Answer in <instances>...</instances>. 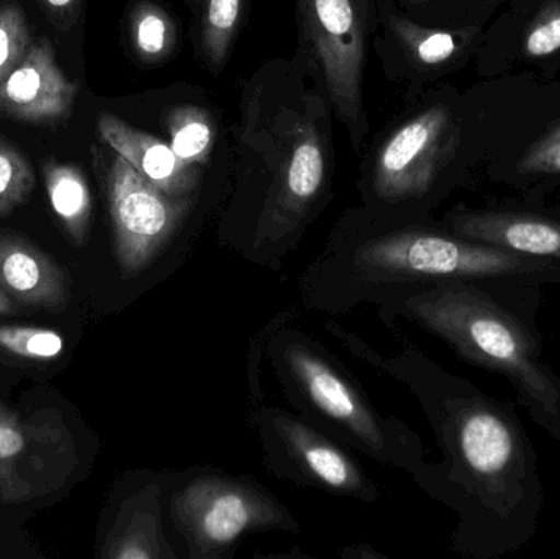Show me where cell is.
I'll use <instances>...</instances> for the list:
<instances>
[{
	"label": "cell",
	"instance_id": "obj_23",
	"mask_svg": "<svg viewBox=\"0 0 560 559\" xmlns=\"http://www.w3.org/2000/svg\"><path fill=\"white\" fill-rule=\"evenodd\" d=\"M32 42L22 9L15 3L0 5V84L25 58Z\"/></svg>",
	"mask_w": 560,
	"mask_h": 559
},
{
	"label": "cell",
	"instance_id": "obj_26",
	"mask_svg": "<svg viewBox=\"0 0 560 559\" xmlns=\"http://www.w3.org/2000/svg\"><path fill=\"white\" fill-rule=\"evenodd\" d=\"M36 491L19 469L0 463V504H16L35 498Z\"/></svg>",
	"mask_w": 560,
	"mask_h": 559
},
{
	"label": "cell",
	"instance_id": "obj_10",
	"mask_svg": "<svg viewBox=\"0 0 560 559\" xmlns=\"http://www.w3.org/2000/svg\"><path fill=\"white\" fill-rule=\"evenodd\" d=\"M287 366L306 399L332 422L348 430L365 449L381 455L385 436L374 414L358 391L329 366L323 358L305 347H290Z\"/></svg>",
	"mask_w": 560,
	"mask_h": 559
},
{
	"label": "cell",
	"instance_id": "obj_20",
	"mask_svg": "<svg viewBox=\"0 0 560 559\" xmlns=\"http://www.w3.org/2000/svg\"><path fill=\"white\" fill-rule=\"evenodd\" d=\"M35 187V171L22 151L0 135V216L22 206Z\"/></svg>",
	"mask_w": 560,
	"mask_h": 559
},
{
	"label": "cell",
	"instance_id": "obj_19",
	"mask_svg": "<svg viewBox=\"0 0 560 559\" xmlns=\"http://www.w3.org/2000/svg\"><path fill=\"white\" fill-rule=\"evenodd\" d=\"M131 39L141 58L156 61L173 51L176 28L164 10L144 2L131 13Z\"/></svg>",
	"mask_w": 560,
	"mask_h": 559
},
{
	"label": "cell",
	"instance_id": "obj_27",
	"mask_svg": "<svg viewBox=\"0 0 560 559\" xmlns=\"http://www.w3.org/2000/svg\"><path fill=\"white\" fill-rule=\"evenodd\" d=\"M42 3L56 19L65 20L75 15L81 0H42Z\"/></svg>",
	"mask_w": 560,
	"mask_h": 559
},
{
	"label": "cell",
	"instance_id": "obj_11",
	"mask_svg": "<svg viewBox=\"0 0 560 559\" xmlns=\"http://www.w3.org/2000/svg\"><path fill=\"white\" fill-rule=\"evenodd\" d=\"M0 288L15 304L59 312L71 301L68 272L19 233L0 230Z\"/></svg>",
	"mask_w": 560,
	"mask_h": 559
},
{
	"label": "cell",
	"instance_id": "obj_6",
	"mask_svg": "<svg viewBox=\"0 0 560 559\" xmlns=\"http://www.w3.org/2000/svg\"><path fill=\"white\" fill-rule=\"evenodd\" d=\"M115 255L125 276L153 263L189 212V197H174L144 179L117 154L107 170Z\"/></svg>",
	"mask_w": 560,
	"mask_h": 559
},
{
	"label": "cell",
	"instance_id": "obj_29",
	"mask_svg": "<svg viewBox=\"0 0 560 559\" xmlns=\"http://www.w3.org/2000/svg\"><path fill=\"white\" fill-rule=\"evenodd\" d=\"M0 423H19V416L0 400Z\"/></svg>",
	"mask_w": 560,
	"mask_h": 559
},
{
	"label": "cell",
	"instance_id": "obj_18",
	"mask_svg": "<svg viewBox=\"0 0 560 559\" xmlns=\"http://www.w3.org/2000/svg\"><path fill=\"white\" fill-rule=\"evenodd\" d=\"M392 30L404 48L423 66H440L459 55L466 45L464 33L427 28L400 16L392 19Z\"/></svg>",
	"mask_w": 560,
	"mask_h": 559
},
{
	"label": "cell",
	"instance_id": "obj_21",
	"mask_svg": "<svg viewBox=\"0 0 560 559\" xmlns=\"http://www.w3.org/2000/svg\"><path fill=\"white\" fill-rule=\"evenodd\" d=\"M65 350L61 335L48 328L0 325V353L30 361H51Z\"/></svg>",
	"mask_w": 560,
	"mask_h": 559
},
{
	"label": "cell",
	"instance_id": "obj_12",
	"mask_svg": "<svg viewBox=\"0 0 560 559\" xmlns=\"http://www.w3.org/2000/svg\"><path fill=\"white\" fill-rule=\"evenodd\" d=\"M451 232L520 255L560 261V219L522 210H456Z\"/></svg>",
	"mask_w": 560,
	"mask_h": 559
},
{
	"label": "cell",
	"instance_id": "obj_4",
	"mask_svg": "<svg viewBox=\"0 0 560 559\" xmlns=\"http://www.w3.org/2000/svg\"><path fill=\"white\" fill-rule=\"evenodd\" d=\"M171 517L186 538L192 558H217L243 535L258 531H293L289 512L258 486L203 476L174 494Z\"/></svg>",
	"mask_w": 560,
	"mask_h": 559
},
{
	"label": "cell",
	"instance_id": "obj_5",
	"mask_svg": "<svg viewBox=\"0 0 560 559\" xmlns=\"http://www.w3.org/2000/svg\"><path fill=\"white\" fill-rule=\"evenodd\" d=\"M299 10L332 107L359 144L365 131V26L359 0H299Z\"/></svg>",
	"mask_w": 560,
	"mask_h": 559
},
{
	"label": "cell",
	"instance_id": "obj_7",
	"mask_svg": "<svg viewBox=\"0 0 560 559\" xmlns=\"http://www.w3.org/2000/svg\"><path fill=\"white\" fill-rule=\"evenodd\" d=\"M280 154L275 187L259 223L261 238H279L305 216L326 177V144L315 121L289 115L278 124Z\"/></svg>",
	"mask_w": 560,
	"mask_h": 559
},
{
	"label": "cell",
	"instance_id": "obj_22",
	"mask_svg": "<svg viewBox=\"0 0 560 559\" xmlns=\"http://www.w3.org/2000/svg\"><path fill=\"white\" fill-rule=\"evenodd\" d=\"M242 0H209L203 20L202 42L210 65L225 61L238 28Z\"/></svg>",
	"mask_w": 560,
	"mask_h": 559
},
{
	"label": "cell",
	"instance_id": "obj_1",
	"mask_svg": "<svg viewBox=\"0 0 560 559\" xmlns=\"http://www.w3.org/2000/svg\"><path fill=\"white\" fill-rule=\"evenodd\" d=\"M431 414L450 456L460 524L457 547L476 559H500L528 547L546 504L538 452L515 406L469 381L438 374Z\"/></svg>",
	"mask_w": 560,
	"mask_h": 559
},
{
	"label": "cell",
	"instance_id": "obj_3",
	"mask_svg": "<svg viewBox=\"0 0 560 559\" xmlns=\"http://www.w3.org/2000/svg\"><path fill=\"white\" fill-rule=\"evenodd\" d=\"M354 263L372 281H474L536 288L560 284V261L520 255L464 238L451 230L413 229L378 236L355 252Z\"/></svg>",
	"mask_w": 560,
	"mask_h": 559
},
{
	"label": "cell",
	"instance_id": "obj_8",
	"mask_svg": "<svg viewBox=\"0 0 560 559\" xmlns=\"http://www.w3.org/2000/svg\"><path fill=\"white\" fill-rule=\"evenodd\" d=\"M451 115L443 105L401 125L378 151L374 189L382 199H420L427 196L446 160Z\"/></svg>",
	"mask_w": 560,
	"mask_h": 559
},
{
	"label": "cell",
	"instance_id": "obj_17",
	"mask_svg": "<svg viewBox=\"0 0 560 559\" xmlns=\"http://www.w3.org/2000/svg\"><path fill=\"white\" fill-rule=\"evenodd\" d=\"M170 144L186 163H207L215 141V125L206 110L192 105L174 108L167 117Z\"/></svg>",
	"mask_w": 560,
	"mask_h": 559
},
{
	"label": "cell",
	"instance_id": "obj_13",
	"mask_svg": "<svg viewBox=\"0 0 560 559\" xmlns=\"http://www.w3.org/2000/svg\"><path fill=\"white\" fill-rule=\"evenodd\" d=\"M102 140L127 160L144 179L174 197H189L199 184L197 166L180 160L170 143L130 127L117 115H98Z\"/></svg>",
	"mask_w": 560,
	"mask_h": 559
},
{
	"label": "cell",
	"instance_id": "obj_24",
	"mask_svg": "<svg viewBox=\"0 0 560 559\" xmlns=\"http://www.w3.org/2000/svg\"><path fill=\"white\" fill-rule=\"evenodd\" d=\"M516 173L522 177L560 176V121L520 158Z\"/></svg>",
	"mask_w": 560,
	"mask_h": 559
},
{
	"label": "cell",
	"instance_id": "obj_28",
	"mask_svg": "<svg viewBox=\"0 0 560 559\" xmlns=\"http://www.w3.org/2000/svg\"><path fill=\"white\" fill-rule=\"evenodd\" d=\"M16 305L9 295L0 288V315L15 314Z\"/></svg>",
	"mask_w": 560,
	"mask_h": 559
},
{
	"label": "cell",
	"instance_id": "obj_2",
	"mask_svg": "<svg viewBox=\"0 0 560 559\" xmlns=\"http://www.w3.org/2000/svg\"><path fill=\"white\" fill-rule=\"evenodd\" d=\"M541 288L443 281L404 301L415 322L467 364L505 377L529 419L560 442V377L542 347L536 312Z\"/></svg>",
	"mask_w": 560,
	"mask_h": 559
},
{
	"label": "cell",
	"instance_id": "obj_14",
	"mask_svg": "<svg viewBox=\"0 0 560 559\" xmlns=\"http://www.w3.org/2000/svg\"><path fill=\"white\" fill-rule=\"evenodd\" d=\"M275 427L287 452L310 479L341 494L368 499L374 496L361 466L355 465L335 443L287 414L275 417Z\"/></svg>",
	"mask_w": 560,
	"mask_h": 559
},
{
	"label": "cell",
	"instance_id": "obj_15",
	"mask_svg": "<svg viewBox=\"0 0 560 559\" xmlns=\"http://www.w3.org/2000/svg\"><path fill=\"white\" fill-rule=\"evenodd\" d=\"M170 545L160 527L158 491H147L131 499L107 537L102 558L160 559L171 558Z\"/></svg>",
	"mask_w": 560,
	"mask_h": 559
},
{
	"label": "cell",
	"instance_id": "obj_25",
	"mask_svg": "<svg viewBox=\"0 0 560 559\" xmlns=\"http://www.w3.org/2000/svg\"><path fill=\"white\" fill-rule=\"evenodd\" d=\"M560 51V3H548L539 12L525 39L529 58H546Z\"/></svg>",
	"mask_w": 560,
	"mask_h": 559
},
{
	"label": "cell",
	"instance_id": "obj_16",
	"mask_svg": "<svg viewBox=\"0 0 560 559\" xmlns=\"http://www.w3.org/2000/svg\"><path fill=\"white\" fill-rule=\"evenodd\" d=\"M46 194L52 212L75 245H84L92 216V196L81 170L49 160L43 164Z\"/></svg>",
	"mask_w": 560,
	"mask_h": 559
},
{
	"label": "cell",
	"instance_id": "obj_9",
	"mask_svg": "<svg viewBox=\"0 0 560 559\" xmlns=\"http://www.w3.org/2000/svg\"><path fill=\"white\" fill-rule=\"evenodd\" d=\"M78 92L56 62L51 43L33 39L25 58L0 84V115L25 124H61L72 114Z\"/></svg>",
	"mask_w": 560,
	"mask_h": 559
}]
</instances>
